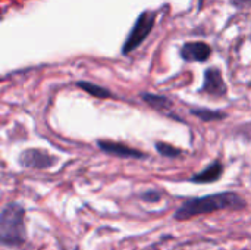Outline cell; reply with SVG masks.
I'll return each mask as SVG.
<instances>
[{
    "mask_svg": "<svg viewBox=\"0 0 251 250\" xmlns=\"http://www.w3.org/2000/svg\"><path fill=\"white\" fill-rule=\"evenodd\" d=\"M156 150L162 155V156H165V158H178V156H181V149H178V147H175V146H171V144H168V143H162V141H159V143H156Z\"/></svg>",
    "mask_w": 251,
    "mask_h": 250,
    "instance_id": "cell-12",
    "label": "cell"
},
{
    "mask_svg": "<svg viewBox=\"0 0 251 250\" xmlns=\"http://www.w3.org/2000/svg\"><path fill=\"white\" fill-rule=\"evenodd\" d=\"M193 115H196L197 118H200L204 122H210V121H221L224 119L226 115L224 112L219 111H210V109H193L191 111Z\"/></svg>",
    "mask_w": 251,
    "mask_h": 250,
    "instance_id": "cell-11",
    "label": "cell"
},
{
    "mask_svg": "<svg viewBox=\"0 0 251 250\" xmlns=\"http://www.w3.org/2000/svg\"><path fill=\"white\" fill-rule=\"evenodd\" d=\"M141 199L144 202H149V203H153V202H159L162 199V193L159 190H147L141 194Z\"/></svg>",
    "mask_w": 251,
    "mask_h": 250,
    "instance_id": "cell-13",
    "label": "cell"
},
{
    "mask_svg": "<svg viewBox=\"0 0 251 250\" xmlns=\"http://www.w3.org/2000/svg\"><path fill=\"white\" fill-rule=\"evenodd\" d=\"M228 91L226 84L222 78V72L218 68H209L204 72V81L203 87L199 90V93H207L215 97H222Z\"/></svg>",
    "mask_w": 251,
    "mask_h": 250,
    "instance_id": "cell-5",
    "label": "cell"
},
{
    "mask_svg": "<svg viewBox=\"0 0 251 250\" xmlns=\"http://www.w3.org/2000/svg\"><path fill=\"white\" fill-rule=\"evenodd\" d=\"M244 208H246V200L240 194L234 192H225V193L209 194L204 197L188 199L175 211L174 217L178 221H185L199 215H206L218 211H240Z\"/></svg>",
    "mask_w": 251,
    "mask_h": 250,
    "instance_id": "cell-1",
    "label": "cell"
},
{
    "mask_svg": "<svg viewBox=\"0 0 251 250\" xmlns=\"http://www.w3.org/2000/svg\"><path fill=\"white\" fill-rule=\"evenodd\" d=\"M76 85L79 88H82L85 93H88L90 96H93V97H99V99L112 97V93L107 88L100 87L97 84H93V83H88V81H79V83H76Z\"/></svg>",
    "mask_w": 251,
    "mask_h": 250,
    "instance_id": "cell-10",
    "label": "cell"
},
{
    "mask_svg": "<svg viewBox=\"0 0 251 250\" xmlns=\"http://www.w3.org/2000/svg\"><path fill=\"white\" fill-rule=\"evenodd\" d=\"M206 3H207V0H199V9H203Z\"/></svg>",
    "mask_w": 251,
    "mask_h": 250,
    "instance_id": "cell-15",
    "label": "cell"
},
{
    "mask_svg": "<svg viewBox=\"0 0 251 250\" xmlns=\"http://www.w3.org/2000/svg\"><path fill=\"white\" fill-rule=\"evenodd\" d=\"M143 100L151 106L153 109H157V111H168L172 108V102L171 99H168L166 96H160V94H150V93H143L141 94Z\"/></svg>",
    "mask_w": 251,
    "mask_h": 250,
    "instance_id": "cell-9",
    "label": "cell"
},
{
    "mask_svg": "<svg viewBox=\"0 0 251 250\" xmlns=\"http://www.w3.org/2000/svg\"><path fill=\"white\" fill-rule=\"evenodd\" d=\"M224 172V165L221 164V161H213L210 165H207L203 171L194 174L190 181L196 183V184H207V183H215L222 177Z\"/></svg>",
    "mask_w": 251,
    "mask_h": 250,
    "instance_id": "cell-8",
    "label": "cell"
},
{
    "mask_svg": "<svg viewBox=\"0 0 251 250\" xmlns=\"http://www.w3.org/2000/svg\"><path fill=\"white\" fill-rule=\"evenodd\" d=\"M18 162L21 167H25V168L47 169V168H51L57 162V158H54L51 153L41 150V149H26L21 152Z\"/></svg>",
    "mask_w": 251,
    "mask_h": 250,
    "instance_id": "cell-4",
    "label": "cell"
},
{
    "mask_svg": "<svg viewBox=\"0 0 251 250\" xmlns=\"http://www.w3.org/2000/svg\"><path fill=\"white\" fill-rule=\"evenodd\" d=\"M179 55L185 62H206L212 55V47L204 41H190L182 44Z\"/></svg>",
    "mask_w": 251,
    "mask_h": 250,
    "instance_id": "cell-6",
    "label": "cell"
},
{
    "mask_svg": "<svg viewBox=\"0 0 251 250\" xmlns=\"http://www.w3.org/2000/svg\"><path fill=\"white\" fill-rule=\"evenodd\" d=\"M25 240V209L19 203H9L0 214V242L3 246H21Z\"/></svg>",
    "mask_w": 251,
    "mask_h": 250,
    "instance_id": "cell-2",
    "label": "cell"
},
{
    "mask_svg": "<svg viewBox=\"0 0 251 250\" xmlns=\"http://www.w3.org/2000/svg\"><path fill=\"white\" fill-rule=\"evenodd\" d=\"M154 22H156V12L151 10L141 12L131 28V32L125 38V43L122 46V55H129L135 49H138L144 43V40L150 35Z\"/></svg>",
    "mask_w": 251,
    "mask_h": 250,
    "instance_id": "cell-3",
    "label": "cell"
},
{
    "mask_svg": "<svg viewBox=\"0 0 251 250\" xmlns=\"http://www.w3.org/2000/svg\"><path fill=\"white\" fill-rule=\"evenodd\" d=\"M97 146L100 150H103L107 155L112 156H118V158H125V159H144L146 153L125 146L124 143H115V141H109V140H99Z\"/></svg>",
    "mask_w": 251,
    "mask_h": 250,
    "instance_id": "cell-7",
    "label": "cell"
},
{
    "mask_svg": "<svg viewBox=\"0 0 251 250\" xmlns=\"http://www.w3.org/2000/svg\"><path fill=\"white\" fill-rule=\"evenodd\" d=\"M231 1H232L234 4H237V6H246V4L249 3L247 0H231Z\"/></svg>",
    "mask_w": 251,
    "mask_h": 250,
    "instance_id": "cell-14",
    "label": "cell"
}]
</instances>
